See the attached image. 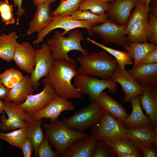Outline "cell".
<instances>
[{
	"instance_id": "cell-1",
	"label": "cell",
	"mask_w": 157,
	"mask_h": 157,
	"mask_svg": "<svg viewBox=\"0 0 157 157\" xmlns=\"http://www.w3.org/2000/svg\"><path fill=\"white\" fill-rule=\"evenodd\" d=\"M78 74L75 62L58 59L54 60L48 74L41 81L44 85L51 86L56 94L60 97L68 99H81L83 94L72 83L73 78Z\"/></svg>"
},
{
	"instance_id": "cell-2",
	"label": "cell",
	"mask_w": 157,
	"mask_h": 157,
	"mask_svg": "<svg viewBox=\"0 0 157 157\" xmlns=\"http://www.w3.org/2000/svg\"><path fill=\"white\" fill-rule=\"evenodd\" d=\"M77 59L80 64L77 69L78 74L98 77L106 80L110 78L118 67L115 58L103 49L78 56Z\"/></svg>"
},
{
	"instance_id": "cell-3",
	"label": "cell",
	"mask_w": 157,
	"mask_h": 157,
	"mask_svg": "<svg viewBox=\"0 0 157 157\" xmlns=\"http://www.w3.org/2000/svg\"><path fill=\"white\" fill-rule=\"evenodd\" d=\"M68 36L65 37L58 30H56L52 37L47 40V44L51 50V56L54 60L63 59L69 62H75L69 58L68 53L70 51L76 50L81 52L83 55L88 54V51L83 49L81 41L85 39L82 32L75 29L69 31Z\"/></svg>"
},
{
	"instance_id": "cell-4",
	"label": "cell",
	"mask_w": 157,
	"mask_h": 157,
	"mask_svg": "<svg viewBox=\"0 0 157 157\" xmlns=\"http://www.w3.org/2000/svg\"><path fill=\"white\" fill-rule=\"evenodd\" d=\"M45 136L60 157L78 138L88 135L84 132L74 131L58 119L42 124Z\"/></svg>"
},
{
	"instance_id": "cell-5",
	"label": "cell",
	"mask_w": 157,
	"mask_h": 157,
	"mask_svg": "<svg viewBox=\"0 0 157 157\" xmlns=\"http://www.w3.org/2000/svg\"><path fill=\"white\" fill-rule=\"evenodd\" d=\"M104 112L98 102L92 101L88 105L77 111L70 117L64 118L63 121L72 130L84 132L98 123Z\"/></svg>"
},
{
	"instance_id": "cell-6",
	"label": "cell",
	"mask_w": 157,
	"mask_h": 157,
	"mask_svg": "<svg viewBox=\"0 0 157 157\" xmlns=\"http://www.w3.org/2000/svg\"><path fill=\"white\" fill-rule=\"evenodd\" d=\"M90 133L98 140L115 141L128 138L126 128L115 117L105 111L100 121L91 128Z\"/></svg>"
},
{
	"instance_id": "cell-7",
	"label": "cell",
	"mask_w": 157,
	"mask_h": 157,
	"mask_svg": "<svg viewBox=\"0 0 157 157\" xmlns=\"http://www.w3.org/2000/svg\"><path fill=\"white\" fill-rule=\"evenodd\" d=\"M73 85L91 101H97L100 94L108 88L111 93H116V83L110 80L99 79L87 75L78 74L74 78Z\"/></svg>"
},
{
	"instance_id": "cell-8",
	"label": "cell",
	"mask_w": 157,
	"mask_h": 157,
	"mask_svg": "<svg viewBox=\"0 0 157 157\" xmlns=\"http://www.w3.org/2000/svg\"><path fill=\"white\" fill-rule=\"evenodd\" d=\"M93 25L90 22L84 20H77L73 19L71 16H63L59 15L53 16V20L45 28L38 33L37 38L32 42L33 45L37 44L42 42L44 37L53 30L57 28L64 29L61 32L62 35L65 36L69 31L79 28H86L88 34L93 35L90 31Z\"/></svg>"
},
{
	"instance_id": "cell-9",
	"label": "cell",
	"mask_w": 157,
	"mask_h": 157,
	"mask_svg": "<svg viewBox=\"0 0 157 157\" xmlns=\"http://www.w3.org/2000/svg\"><path fill=\"white\" fill-rule=\"evenodd\" d=\"M90 31L93 35H98L106 44L113 43L116 46L121 47L127 41L125 26L119 25L108 19L92 27Z\"/></svg>"
},
{
	"instance_id": "cell-10",
	"label": "cell",
	"mask_w": 157,
	"mask_h": 157,
	"mask_svg": "<svg viewBox=\"0 0 157 157\" xmlns=\"http://www.w3.org/2000/svg\"><path fill=\"white\" fill-rule=\"evenodd\" d=\"M35 51V64L30 79L34 89L36 90L39 85V80L48 74L54 60L51 56V48L47 43H43Z\"/></svg>"
},
{
	"instance_id": "cell-11",
	"label": "cell",
	"mask_w": 157,
	"mask_h": 157,
	"mask_svg": "<svg viewBox=\"0 0 157 157\" xmlns=\"http://www.w3.org/2000/svg\"><path fill=\"white\" fill-rule=\"evenodd\" d=\"M109 80L119 83L122 86L125 94L124 102H129L132 98L140 95L143 93V89L141 85L125 68L118 67Z\"/></svg>"
},
{
	"instance_id": "cell-12",
	"label": "cell",
	"mask_w": 157,
	"mask_h": 157,
	"mask_svg": "<svg viewBox=\"0 0 157 157\" xmlns=\"http://www.w3.org/2000/svg\"><path fill=\"white\" fill-rule=\"evenodd\" d=\"M139 3V0H115L109 3L106 12L108 19L125 26L131 10Z\"/></svg>"
},
{
	"instance_id": "cell-13",
	"label": "cell",
	"mask_w": 157,
	"mask_h": 157,
	"mask_svg": "<svg viewBox=\"0 0 157 157\" xmlns=\"http://www.w3.org/2000/svg\"><path fill=\"white\" fill-rule=\"evenodd\" d=\"M74 109V105L68 99L56 94L46 107L31 115L34 120L44 118L52 121L58 119L63 111Z\"/></svg>"
},
{
	"instance_id": "cell-14",
	"label": "cell",
	"mask_w": 157,
	"mask_h": 157,
	"mask_svg": "<svg viewBox=\"0 0 157 157\" xmlns=\"http://www.w3.org/2000/svg\"><path fill=\"white\" fill-rule=\"evenodd\" d=\"M36 58L35 50L30 44L26 42H17L13 60L21 70L31 75L34 69Z\"/></svg>"
},
{
	"instance_id": "cell-15",
	"label": "cell",
	"mask_w": 157,
	"mask_h": 157,
	"mask_svg": "<svg viewBox=\"0 0 157 157\" xmlns=\"http://www.w3.org/2000/svg\"><path fill=\"white\" fill-rule=\"evenodd\" d=\"M126 130L127 137L142 152V147L146 144L154 143L157 145V121L150 124L126 128Z\"/></svg>"
},
{
	"instance_id": "cell-16",
	"label": "cell",
	"mask_w": 157,
	"mask_h": 157,
	"mask_svg": "<svg viewBox=\"0 0 157 157\" xmlns=\"http://www.w3.org/2000/svg\"><path fill=\"white\" fill-rule=\"evenodd\" d=\"M44 85V88L41 92L28 96L23 103L19 105L30 115L46 107L56 94L51 86L49 84Z\"/></svg>"
},
{
	"instance_id": "cell-17",
	"label": "cell",
	"mask_w": 157,
	"mask_h": 157,
	"mask_svg": "<svg viewBox=\"0 0 157 157\" xmlns=\"http://www.w3.org/2000/svg\"><path fill=\"white\" fill-rule=\"evenodd\" d=\"M92 135L77 139L64 153L63 157H92L98 141Z\"/></svg>"
},
{
	"instance_id": "cell-18",
	"label": "cell",
	"mask_w": 157,
	"mask_h": 157,
	"mask_svg": "<svg viewBox=\"0 0 157 157\" xmlns=\"http://www.w3.org/2000/svg\"><path fill=\"white\" fill-rule=\"evenodd\" d=\"M141 85L143 89L140 97L141 107L154 123L157 121V85Z\"/></svg>"
},
{
	"instance_id": "cell-19",
	"label": "cell",
	"mask_w": 157,
	"mask_h": 157,
	"mask_svg": "<svg viewBox=\"0 0 157 157\" xmlns=\"http://www.w3.org/2000/svg\"><path fill=\"white\" fill-rule=\"evenodd\" d=\"M49 3L37 7V9L33 19L30 22L26 35H30L38 33L47 26L53 20L51 5Z\"/></svg>"
},
{
	"instance_id": "cell-20",
	"label": "cell",
	"mask_w": 157,
	"mask_h": 157,
	"mask_svg": "<svg viewBox=\"0 0 157 157\" xmlns=\"http://www.w3.org/2000/svg\"><path fill=\"white\" fill-rule=\"evenodd\" d=\"M140 97V95L136 96L130 100L129 102L132 108V112L126 119L119 121L126 128L153 124L149 117L145 115L142 111Z\"/></svg>"
},
{
	"instance_id": "cell-21",
	"label": "cell",
	"mask_w": 157,
	"mask_h": 157,
	"mask_svg": "<svg viewBox=\"0 0 157 157\" xmlns=\"http://www.w3.org/2000/svg\"><path fill=\"white\" fill-rule=\"evenodd\" d=\"M34 90L30 76L26 75L22 80L10 89L7 96L3 100L19 105L25 101L28 96L33 94Z\"/></svg>"
},
{
	"instance_id": "cell-22",
	"label": "cell",
	"mask_w": 157,
	"mask_h": 157,
	"mask_svg": "<svg viewBox=\"0 0 157 157\" xmlns=\"http://www.w3.org/2000/svg\"><path fill=\"white\" fill-rule=\"evenodd\" d=\"M128 71L140 84L157 85V63L141 64Z\"/></svg>"
},
{
	"instance_id": "cell-23",
	"label": "cell",
	"mask_w": 157,
	"mask_h": 157,
	"mask_svg": "<svg viewBox=\"0 0 157 157\" xmlns=\"http://www.w3.org/2000/svg\"><path fill=\"white\" fill-rule=\"evenodd\" d=\"M97 102L105 111L110 114L119 121L126 119L129 115L123 105L105 92L103 91L100 94Z\"/></svg>"
},
{
	"instance_id": "cell-24",
	"label": "cell",
	"mask_w": 157,
	"mask_h": 157,
	"mask_svg": "<svg viewBox=\"0 0 157 157\" xmlns=\"http://www.w3.org/2000/svg\"><path fill=\"white\" fill-rule=\"evenodd\" d=\"M123 46L124 50L134 60L132 69L136 68L140 64L141 60L147 53L157 48L155 44L147 42L131 43L127 41Z\"/></svg>"
},
{
	"instance_id": "cell-25",
	"label": "cell",
	"mask_w": 157,
	"mask_h": 157,
	"mask_svg": "<svg viewBox=\"0 0 157 157\" xmlns=\"http://www.w3.org/2000/svg\"><path fill=\"white\" fill-rule=\"evenodd\" d=\"M113 149L118 157L127 154H133L136 157H143L142 151L129 138L115 141H104Z\"/></svg>"
},
{
	"instance_id": "cell-26",
	"label": "cell",
	"mask_w": 157,
	"mask_h": 157,
	"mask_svg": "<svg viewBox=\"0 0 157 157\" xmlns=\"http://www.w3.org/2000/svg\"><path fill=\"white\" fill-rule=\"evenodd\" d=\"M17 37L14 31L0 35V58L7 63L13 60Z\"/></svg>"
},
{
	"instance_id": "cell-27",
	"label": "cell",
	"mask_w": 157,
	"mask_h": 157,
	"mask_svg": "<svg viewBox=\"0 0 157 157\" xmlns=\"http://www.w3.org/2000/svg\"><path fill=\"white\" fill-rule=\"evenodd\" d=\"M126 35L127 41L131 43L149 41L151 36V32L149 20L135 25Z\"/></svg>"
},
{
	"instance_id": "cell-28",
	"label": "cell",
	"mask_w": 157,
	"mask_h": 157,
	"mask_svg": "<svg viewBox=\"0 0 157 157\" xmlns=\"http://www.w3.org/2000/svg\"><path fill=\"white\" fill-rule=\"evenodd\" d=\"M24 121L26 126L25 128L26 137L31 140L34 149L35 157H37L39 146L44 136L41 127L43 122L42 119L32 122Z\"/></svg>"
},
{
	"instance_id": "cell-29",
	"label": "cell",
	"mask_w": 157,
	"mask_h": 157,
	"mask_svg": "<svg viewBox=\"0 0 157 157\" xmlns=\"http://www.w3.org/2000/svg\"><path fill=\"white\" fill-rule=\"evenodd\" d=\"M87 41L106 51L116 59L119 67L124 68L125 66L131 65L133 63V59L129 54L125 51L116 50L106 47L91 39L86 38Z\"/></svg>"
},
{
	"instance_id": "cell-30",
	"label": "cell",
	"mask_w": 157,
	"mask_h": 157,
	"mask_svg": "<svg viewBox=\"0 0 157 157\" xmlns=\"http://www.w3.org/2000/svg\"><path fill=\"white\" fill-rule=\"evenodd\" d=\"M134 8V11L131 14L125 26L126 35L135 25L148 19L149 10L147 8L145 3H139Z\"/></svg>"
},
{
	"instance_id": "cell-31",
	"label": "cell",
	"mask_w": 157,
	"mask_h": 157,
	"mask_svg": "<svg viewBox=\"0 0 157 157\" xmlns=\"http://www.w3.org/2000/svg\"><path fill=\"white\" fill-rule=\"evenodd\" d=\"M4 111L11 119H20L29 122L34 120L31 115L26 112L19 105L11 102L4 101Z\"/></svg>"
},
{
	"instance_id": "cell-32",
	"label": "cell",
	"mask_w": 157,
	"mask_h": 157,
	"mask_svg": "<svg viewBox=\"0 0 157 157\" xmlns=\"http://www.w3.org/2000/svg\"><path fill=\"white\" fill-rule=\"evenodd\" d=\"M70 16L73 19L76 20L88 21L94 26L100 24L108 19L106 13L103 15H99L90 10H82L79 9L74 12Z\"/></svg>"
},
{
	"instance_id": "cell-33",
	"label": "cell",
	"mask_w": 157,
	"mask_h": 157,
	"mask_svg": "<svg viewBox=\"0 0 157 157\" xmlns=\"http://www.w3.org/2000/svg\"><path fill=\"white\" fill-rule=\"evenodd\" d=\"M24 77L18 70L11 68L0 74V81L6 87L10 89L22 80Z\"/></svg>"
},
{
	"instance_id": "cell-34",
	"label": "cell",
	"mask_w": 157,
	"mask_h": 157,
	"mask_svg": "<svg viewBox=\"0 0 157 157\" xmlns=\"http://www.w3.org/2000/svg\"><path fill=\"white\" fill-rule=\"evenodd\" d=\"M26 138L25 128H20L8 133L0 132V139L20 149Z\"/></svg>"
},
{
	"instance_id": "cell-35",
	"label": "cell",
	"mask_w": 157,
	"mask_h": 157,
	"mask_svg": "<svg viewBox=\"0 0 157 157\" xmlns=\"http://www.w3.org/2000/svg\"><path fill=\"white\" fill-rule=\"evenodd\" d=\"M108 3L103 0H83L78 9L90 10L97 15H103L105 13Z\"/></svg>"
},
{
	"instance_id": "cell-36",
	"label": "cell",
	"mask_w": 157,
	"mask_h": 157,
	"mask_svg": "<svg viewBox=\"0 0 157 157\" xmlns=\"http://www.w3.org/2000/svg\"><path fill=\"white\" fill-rule=\"evenodd\" d=\"M83 0H60L56 8L52 12L53 16L59 15L63 16H70L78 9Z\"/></svg>"
},
{
	"instance_id": "cell-37",
	"label": "cell",
	"mask_w": 157,
	"mask_h": 157,
	"mask_svg": "<svg viewBox=\"0 0 157 157\" xmlns=\"http://www.w3.org/2000/svg\"><path fill=\"white\" fill-rule=\"evenodd\" d=\"M0 15L1 21L6 25L13 24L15 21L13 12V6L8 0L0 2Z\"/></svg>"
},
{
	"instance_id": "cell-38",
	"label": "cell",
	"mask_w": 157,
	"mask_h": 157,
	"mask_svg": "<svg viewBox=\"0 0 157 157\" xmlns=\"http://www.w3.org/2000/svg\"><path fill=\"white\" fill-rule=\"evenodd\" d=\"M2 122L0 123V129L2 132H6L10 130H15L18 128H26L24 121L20 119H11L7 118L4 114L1 116Z\"/></svg>"
},
{
	"instance_id": "cell-39",
	"label": "cell",
	"mask_w": 157,
	"mask_h": 157,
	"mask_svg": "<svg viewBox=\"0 0 157 157\" xmlns=\"http://www.w3.org/2000/svg\"><path fill=\"white\" fill-rule=\"evenodd\" d=\"M117 155L104 141L98 140L92 157H116Z\"/></svg>"
},
{
	"instance_id": "cell-40",
	"label": "cell",
	"mask_w": 157,
	"mask_h": 157,
	"mask_svg": "<svg viewBox=\"0 0 157 157\" xmlns=\"http://www.w3.org/2000/svg\"><path fill=\"white\" fill-rule=\"evenodd\" d=\"M38 157H60L56 151L53 150L49 144V141L44 135V138L39 145L37 151Z\"/></svg>"
},
{
	"instance_id": "cell-41",
	"label": "cell",
	"mask_w": 157,
	"mask_h": 157,
	"mask_svg": "<svg viewBox=\"0 0 157 157\" xmlns=\"http://www.w3.org/2000/svg\"><path fill=\"white\" fill-rule=\"evenodd\" d=\"M148 20L151 32L150 43L155 44L157 43V17L148 12Z\"/></svg>"
},
{
	"instance_id": "cell-42",
	"label": "cell",
	"mask_w": 157,
	"mask_h": 157,
	"mask_svg": "<svg viewBox=\"0 0 157 157\" xmlns=\"http://www.w3.org/2000/svg\"><path fill=\"white\" fill-rule=\"evenodd\" d=\"M142 152L144 157H157V145L154 143L146 144L142 147Z\"/></svg>"
},
{
	"instance_id": "cell-43",
	"label": "cell",
	"mask_w": 157,
	"mask_h": 157,
	"mask_svg": "<svg viewBox=\"0 0 157 157\" xmlns=\"http://www.w3.org/2000/svg\"><path fill=\"white\" fill-rule=\"evenodd\" d=\"M20 149L23 152L24 157H31L32 152L34 151L31 140L27 137L22 145Z\"/></svg>"
},
{
	"instance_id": "cell-44",
	"label": "cell",
	"mask_w": 157,
	"mask_h": 157,
	"mask_svg": "<svg viewBox=\"0 0 157 157\" xmlns=\"http://www.w3.org/2000/svg\"><path fill=\"white\" fill-rule=\"evenodd\" d=\"M155 63H157V48L147 53L141 60L140 64Z\"/></svg>"
},
{
	"instance_id": "cell-45",
	"label": "cell",
	"mask_w": 157,
	"mask_h": 157,
	"mask_svg": "<svg viewBox=\"0 0 157 157\" xmlns=\"http://www.w3.org/2000/svg\"><path fill=\"white\" fill-rule=\"evenodd\" d=\"M13 1V4L15 7H17V10L16 12L17 15L18 16L17 24H18V20L20 17L25 12L26 10L23 8L22 7V0H11Z\"/></svg>"
},
{
	"instance_id": "cell-46",
	"label": "cell",
	"mask_w": 157,
	"mask_h": 157,
	"mask_svg": "<svg viewBox=\"0 0 157 157\" xmlns=\"http://www.w3.org/2000/svg\"><path fill=\"white\" fill-rule=\"evenodd\" d=\"M149 12L157 17V0H152L149 3Z\"/></svg>"
},
{
	"instance_id": "cell-47",
	"label": "cell",
	"mask_w": 157,
	"mask_h": 157,
	"mask_svg": "<svg viewBox=\"0 0 157 157\" xmlns=\"http://www.w3.org/2000/svg\"><path fill=\"white\" fill-rule=\"evenodd\" d=\"M10 90V89L6 87L0 81V99H3L6 97Z\"/></svg>"
},
{
	"instance_id": "cell-48",
	"label": "cell",
	"mask_w": 157,
	"mask_h": 157,
	"mask_svg": "<svg viewBox=\"0 0 157 157\" xmlns=\"http://www.w3.org/2000/svg\"><path fill=\"white\" fill-rule=\"evenodd\" d=\"M33 4L36 7L43 5L46 3H49L51 4L55 2L56 0H32Z\"/></svg>"
},
{
	"instance_id": "cell-49",
	"label": "cell",
	"mask_w": 157,
	"mask_h": 157,
	"mask_svg": "<svg viewBox=\"0 0 157 157\" xmlns=\"http://www.w3.org/2000/svg\"><path fill=\"white\" fill-rule=\"evenodd\" d=\"M5 104L1 99H0V114L3 113L4 111Z\"/></svg>"
},
{
	"instance_id": "cell-50",
	"label": "cell",
	"mask_w": 157,
	"mask_h": 157,
	"mask_svg": "<svg viewBox=\"0 0 157 157\" xmlns=\"http://www.w3.org/2000/svg\"><path fill=\"white\" fill-rule=\"evenodd\" d=\"M152 0H139V3H145L147 8L149 10V3Z\"/></svg>"
},
{
	"instance_id": "cell-51",
	"label": "cell",
	"mask_w": 157,
	"mask_h": 157,
	"mask_svg": "<svg viewBox=\"0 0 157 157\" xmlns=\"http://www.w3.org/2000/svg\"><path fill=\"white\" fill-rule=\"evenodd\" d=\"M106 2H109L110 3L112 2L113 1L115 0H103Z\"/></svg>"
},
{
	"instance_id": "cell-52",
	"label": "cell",
	"mask_w": 157,
	"mask_h": 157,
	"mask_svg": "<svg viewBox=\"0 0 157 157\" xmlns=\"http://www.w3.org/2000/svg\"><path fill=\"white\" fill-rule=\"evenodd\" d=\"M1 144H0V150H1Z\"/></svg>"
},
{
	"instance_id": "cell-53",
	"label": "cell",
	"mask_w": 157,
	"mask_h": 157,
	"mask_svg": "<svg viewBox=\"0 0 157 157\" xmlns=\"http://www.w3.org/2000/svg\"><path fill=\"white\" fill-rule=\"evenodd\" d=\"M0 22H1V21H0Z\"/></svg>"
}]
</instances>
